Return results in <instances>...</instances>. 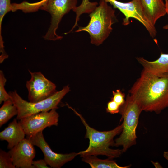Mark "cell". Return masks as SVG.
<instances>
[{
	"label": "cell",
	"instance_id": "cell-21",
	"mask_svg": "<svg viewBox=\"0 0 168 168\" xmlns=\"http://www.w3.org/2000/svg\"><path fill=\"white\" fill-rule=\"evenodd\" d=\"M113 96L111 100L115 102L120 107L125 103V94L123 93L120 90H117L115 91H113Z\"/></svg>",
	"mask_w": 168,
	"mask_h": 168
},
{
	"label": "cell",
	"instance_id": "cell-17",
	"mask_svg": "<svg viewBox=\"0 0 168 168\" xmlns=\"http://www.w3.org/2000/svg\"><path fill=\"white\" fill-rule=\"evenodd\" d=\"M98 5L96 2H91L89 0H82L81 4L77 6L74 11L76 14V19L79 20L80 15L83 13H90Z\"/></svg>",
	"mask_w": 168,
	"mask_h": 168
},
{
	"label": "cell",
	"instance_id": "cell-13",
	"mask_svg": "<svg viewBox=\"0 0 168 168\" xmlns=\"http://www.w3.org/2000/svg\"><path fill=\"white\" fill-rule=\"evenodd\" d=\"M136 59L146 72L158 76L168 73V54L161 52L160 57L154 61H149L142 57H137Z\"/></svg>",
	"mask_w": 168,
	"mask_h": 168
},
{
	"label": "cell",
	"instance_id": "cell-25",
	"mask_svg": "<svg viewBox=\"0 0 168 168\" xmlns=\"http://www.w3.org/2000/svg\"><path fill=\"white\" fill-rule=\"evenodd\" d=\"M165 4L166 7L167 14H168V0H165Z\"/></svg>",
	"mask_w": 168,
	"mask_h": 168
},
{
	"label": "cell",
	"instance_id": "cell-5",
	"mask_svg": "<svg viewBox=\"0 0 168 168\" xmlns=\"http://www.w3.org/2000/svg\"><path fill=\"white\" fill-rule=\"evenodd\" d=\"M142 110L138 104L128 94L119 113L123 120L122 130L119 137L114 141V146H122L123 152L136 144V129Z\"/></svg>",
	"mask_w": 168,
	"mask_h": 168
},
{
	"label": "cell",
	"instance_id": "cell-6",
	"mask_svg": "<svg viewBox=\"0 0 168 168\" xmlns=\"http://www.w3.org/2000/svg\"><path fill=\"white\" fill-rule=\"evenodd\" d=\"M69 91L70 87L68 85H67L49 97L36 102H28L23 100L16 91H10L9 93L11 100L18 110L16 119L20 120L33 114L58 109V105L61 100Z\"/></svg>",
	"mask_w": 168,
	"mask_h": 168
},
{
	"label": "cell",
	"instance_id": "cell-11",
	"mask_svg": "<svg viewBox=\"0 0 168 168\" xmlns=\"http://www.w3.org/2000/svg\"><path fill=\"white\" fill-rule=\"evenodd\" d=\"M34 146L27 138L10 149L8 152L16 168H34L32 162L36 152Z\"/></svg>",
	"mask_w": 168,
	"mask_h": 168
},
{
	"label": "cell",
	"instance_id": "cell-27",
	"mask_svg": "<svg viewBox=\"0 0 168 168\" xmlns=\"http://www.w3.org/2000/svg\"></svg>",
	"mask_w": 168,
	"mask_h": 168
},
{
	"label": "cell",
	"instance_id": "cell-4",
	"mask_svg": "<svg viewBox=\"0 0 168 168\" xmlns=\"http://www.w3.org/2000/svg\"><path fill=\"white\" fill-rule=\"evenodd\" d=\"M77 0H41L33 3L24 1L21 3V7L25 13L35 12L38 9L48 12L51 16L50 25L44 38L48 40L55 41L63 38L56 33L63 17L70 10L74 11L77 7Z\"/></svg>",
	"mask_w": 168,
	"mask_h": 168
},
{
	"label": "cell",
	"instance_id": "cell-20",
	"mask_svg": "<svg viewBox=\"0 0 168 168\" xmlns=\"http://www.w3.org/2000/svg\"><path fill=\"white\" fill-rule=\"evenodd\" d=\"M10 0H0V32H2V24L3 18L8 12L11 11Z\"/></svg>",
	"mask_w": 168,
	"mask_h": 168
},
{
	"label": "cell",
	"instance_id": "cell-2",
	"mask_svg": "<svg viewBox=\"0 0 168 168\" xmlns=\"http://www.w3.org/2000/svg\"><path fill=\"white\" fill-rule=\"evenodd\" d=\"M67 105L80 118L86 129L85 137L88 138L89 141L87 148L84 151L78 152V155H80V156L102 155L111 159L120 157L123 153L122 149H112L110 147L114 146V138L121 133L123 128L122 124L111 130L99 131L91 127L82 115L74 109L68 104Z\"/></svg>",
	"mask_w": 168,
	"mask_h": 168
},
{
	"label": "cell",
	"instance_id": "cell-10",
	"mask_svg": "<svg viewBox=\"0 0 168 168\" xmlns=\"http://www.w3.org/2000/svg\"><path fill=\"white\" fill-rule=\"evenodd\" d=\"M34 145L39 147L42 152L44 159L51 167L61 168L65 163L72 161L78 155L77 153L72 152L69 154H60L53 152L45 140L43 131L35 135L27 137Z\"/></svg>",
	"mask_w": 168,
	"mask_h": 168
},
{
	"label": "cell",
	"instance_id": "cell-16",
	"mask_svg": "<svg viewBox=\"0 0 168 168\" xmlns=\"http://www.w3.org/2000/svg\"><path fill=\"white\" fill-rule=\"evenodd\" d=\"M18 114L17 108L11 100L4 102L0 108V127Z\"/></svg>",
	"mask_w": 168,
	"mask_h": 168
},
{
	"label": "cell",
	"instance_id": "cell-3",
	"mask_svg": "<svg viewBox=\"0 0 168 168\" xmlns=\"http://www.w3.org/2000/svg\"><path fill=\"white\" fill-rule=\"evenodd\" d=\"M90 20L85 26H79L75 31H84L90 35L91 44L98 46L109 37L112 32V25L117 22L114 8L104 0H100L97 6L89 15Z\"/></svg>",
	"mask_w": 168,
	"mask_h": 168
},
{
	"label": "cell",
	"instance_id": "cell-1",
	"mask_svg": "<svg viewBox=\"0 0 168 168\" xmlns=\"http://www.w3.org/2000/svg\"><path fill=\"white\" fill-rule=\"evenodd\" d=\"M129 94L142 111L160 114L168 107V73L158 76L143 70Z\"/></svg>",
	"mask_w": 168,
	"mask_h": 168
},
{
	"label": "cell",
	"instance_id": "cell-24",
	"mask_svg": "<svg viewBox=\"0 0 168 168\" xmlns=\"http://www.w3.org/2000/svg\"><path fill=\"white\" fill-rule=\"evenodd\" d=\"M163 156L164 158L168 161V151L164 152Z\"/></svg>",
	"mask_w": 168,
	"mask_h": 168
},
{
	"label": "cell",
	"instance_id": "cell-19",
	"mask_svg": "<svg viewBox=\"0 0 168 168\" xmlns=\"http://www.w3.org/2000/svg\"><path fill=\"white\" fill-rule=\"evenodd\" d=\"M7 79L2 71H0V104L3 101L11 100V96L5 90V85Z\"/></svg>",
	"mask_w": 168,
	"mask_h": 168
},
{
	"label": "cell",
	"instance_id": "cell-8",
	"mask_svg": "<svg viewBox=\"0 0 168 168\" xmlns=\"http://www.w3.org/2000/svg\"><path fill=\"white\" fill-rule=\"evenodd\" d=\"M56 109L33 114L19 121L27 137L33 136L47 127L58 125L59 115Z\"/></svg>",
	"mask_w": 168,
	"mask_h": 168
},
{
	"label": "cell",
	"instance_id": "cell-22",
	"mask_svg": "<svg viewBox=\"0 0 168 168\" xmlns=\"http://www.w3.org/2000/svg\"><path fill=\"white\" fill-rule=\"evenodd\" d=\"M120 107L115 102L111 100L108 102L106 108L107 112L114 114L119 112Z\"/></svg>",
	"mask_w": 168,
	"mask_h": 168
},
{
	"label": "cell",
	"instance_id": "cell-12",
	"mask_svg": "<svg viewBox=\"0 0 168 168\" xmlns=\"http://www.w3.org/2000/svg\"><path fill=\"white\" fill-rule=\"evenodd\" d=\"M25 132L16 119H14L8 126L0 133V138L8 142L10 149L25 138Z\"/></svg>",
	"mask_w": 168,
	"mask_h": 168
},
{
	"label": "cell",
	"instance_id": "cell-18",
	"mask_svg": "<svg viewBox=\"0 0 168 168\" xmlns=\"http://www.w3.org/2000/svg\"><path fill=\"white\" fill-rule=\"evenodd\" d=\"M0 168H15L11 157L8 152L2 149L0 150Z\"/></svg>",
	"mask_w": 168,
	"mask_h": 168
},
{
	"label": "cell",
	"instance_id": "cell-9",
	"mask_svg": "<svg viewBox=\"0 0 168 168\" xmlns=\"http://www.w3.org/2000/svg\"><path fill=\"white\" fill-rule=\"evenodd\" d=\"M28 71L31 78L27 81L26 86L28 91L29 101L36 102L51 96L56 91L55 84L48 79L40 72Z\"/></svg>",
	"mask_w": 168,
	"mask_h": 168
},
{
	"label": "cell",
	"instance_id": "cell-26",
	"mask_svg": "<svg viewBox=\"0 0 168 168\" xmlns=\"http://www.w3.org/2000/svg\"><path fill=\"white\" fill-rule=\"evenodd\" d=\"M163 28L164 29H168V24H167L164 26Z\"/></svg>",
	"mask_w": 168,
	"mask_h": 168
},
{
	"label": "cell",
	"instance_id": "cell-14",
	"mask_svg": "<svg viewBox=\"0 0 168 168\" xmlns=\"http://www.w3.org/2000/svg\"><path fill=\"white\" fill-rule=\"evenodd\" d=\"M147 17L155 26L157 21L167 14L165 3L163 0H140Z\"/></svg>",
	"mask_w": 168,
	"mask_h": 168
},
{
	"label": "cell",
	"instance_id": "cell-23",
	"mask_svg": "<svg viewBox=\"0 0 168 168\" xmlns=\"http://www.w3.org/2000/svg\"><path fill=\"white\" fill-rule=\"evenodd\" d=\"M47 165L44 159L33 161L32 162V165L34 166V168H50L47 166Z\"/></svg>",
	"mask_w": 168,
	"mask_h": 168
},
{
	"label": "cell",
	"instance_id": "cell-15",
	"mask_svg": "<svg viewBox=\"0 0 168 168\" xmlns=\"http://www.w3.org/2000/svg\"><path fill=\"white\" fill-rule=\"evenodd\" d=\"M96 156L89 155L81 157L82 161L89 164L92 168H129L131 166V165L124 166H120L112 159H102L98 158Z\"/></svg>",
	"mask_w": 168,
	"mask_h": 168
},
{
	"label": "cell",
	"instance_id": "cell-7",
	"mask_svg": "<svg viewBox=\"0 0 168 168\" xmlns=\"http://www.w3.org/2000/svg\"><path fill=\"white\" fill-rule=\"evenodd\" d=\"M104 0L110 3L114 9H119L124 15L123 25H129L130 18H133L143 25L151 37L154 38L156 36L157 31L155 26L150 22L145 15L140 0H132L127 2H123L117 0Z\"/></svg>",
	"mask_w": 168,
	"mask_h": 168
}]
</instances>
